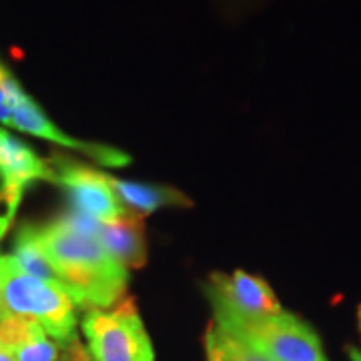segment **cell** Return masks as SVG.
I'll use <instances>...</instances> for the list:
<instances>
[{
  "label": "cell",
  "mask_w": 361,
  "mask_h": 361,
  "mask_svg": "<svg viewBox=\"0 0 361 361\" xmlns=\"http://www.w3.org/2000/svg\"><path fill=\"white\" fill-rule=\"evenodd\" d=\"M37 235L78 307L109 310L123 299L129 283L127 269L92 235L71 225L65 215L37 225Z\"/></svg>",
  "instance_id": "cell-1"
},
{
  "label": "cell",
  "mask_w": 361,
  "mask_h": 361,
  "mask_svg": "<svg viewBox=\"0 0 361 361\" xmlns=\"http://www.w3.org/2000/svg\"><path fill=\"white\" fill-rule=\"evenodd\" d=\"M77 301L61 285L30 277L14 265L11 255H0V311L37 322L59 345L80 348L77 337Z\"/></svg>",
  "instance_id": "cell-2"
},
{
  "label": "cell",
  "mask_w": 361,
  "mask_h": 361,
  "mask_svg": "<svg viewBox=\"0 0 361 361\" xmlns=\"http://www.w3.org/2000/svg\"><path fill=\"white\" fill-rule=\"evenodd\" d=\"M80 327L92 361H155L153 341L133 299L109 310H87Z\"/></svg>",
  "instance_id": "cell-3"
},
{
  "label": "cell",
  "mask_w": 361,
  "mask_h": 361,
  "mask_svg": "<svg viewBox=\"0 0 361 361\" xmlns=\"http://www.w3.org/2000/svg\"><path fill=\"white\" fill-rule=\"evenodd\" d=\"M219 329L271 361H327L317 334L285 311Z\"/></svg>",
  "instance_id": "cell-4"
},
{
  "label": "cell",
  "mask_w": 361,
  "mask_h": 361,
  "mask_svg": "<svg viewBox=\"0 0 361 361\" xmlns=\"http://www.w3.org/2000/svg\"><path fill=\"white\" fill-rule=\"evenodd\" d=\"M205 293L213 305L217 327L253 322L283 311L269 283L245 271H235L231 275L213 273L205 285Z\"/></svg>",
  "instance_id": "cell-5"
},
{
  "label": "cell",
  "mask_w": 361,
  "mask_h": 361,
  "mask_svg": "<svg viewBox=\"0 0 361 361\" xmlns=\"http://www.w3.org/2000/svg\"><path fill=\"white\" fill-rule=\"evenodd\" d=\"M2 87L6 92V101L13 111V118H11V127L14 129L28 133L32 137H39L44 141L56 142L66 149H75L80 151L82 155L90 157L92 161H97L99 165H106V167H125L130 163V157L123 151H118L115 147H106V145H99V142H85L78 141L75 137L66 135L52 123L49 116L44 115V111L39 104L35 103L25 89L20 87V82L16 80L11 71H6Z\"/></svg>",
  "instance_id": "cell-6"
},
{
  "label": "cell",
  "mask_w": 361,
  "mask_h": 361,
  "mask_svg": "<svg viewBox=\"0 0 361 361\" xmlns=\"http://www.w3.org/2000/svg\"><path fill=\"white\" fill-rule=\"evenodd\" d=\"M49 165L54 175V183H59L65 189L73 207L71 211L103 223L121 219L130 213L118 201L109 183V175L63 155L52 157Z\"/></svg>",
  "instance_id": "cell-7"
},
{
  "label": "cell",
  "mask_w": 361,
  "mask_h": 361,
  "mask_svg": "<svg viewBox=\"0 0 361 361\" xmlns=\"http://www.w3.org/2000/svg\"><path fill=\"white\" fill-rule=\"evenodd\" d=\"M71 225H75L87 235H92L101 245L109 251V255L121 263L125 269H137L147 263V237L142 219L135 213H129L121 219L103 223L75 211L65 213Z\"/></svg>",
  "instance_id": "cell-8"
},
{
  "label": "cell",
  "mask_w": 361,
  "mask_h": 361,
  "mask_svg": "<svg viewBox=\"0 0 361 361\" xmlns=\"http://www.w3.org/2000/svg\"><path fill=\"white\" fill-rule=\"evenodd\" d=\"M35 180L54 183L49 161H42L28 145L0 129V185L26 191Z\"/></svg>",
  "instance_id": "cell-9"
},
{
  "label": "cell",
  "mask_w": 361,
  "mask_h": 361,
  "mask_svg": "<svg viewBox=\"0 0 361 361\" xmlns=\"http://www.w3.org/2000/svg\"><path fill=\"white\" fill-rule=\"evenodd\" d=\"M113 191L118 201L125 205L127 211L135 215H147L163 207H191L193 203L189 197L180 193L175 187L165 185H147V183H135V180H123L109 177Z\"/></svg>",
  "instance_id": "cell-10"
},
{
  "label": "cell",
  "mask_w": 361,
  "mask_h": 361,
  "mask_svg": "<svg viewBox=\"0 0 361 361\" xmlns=\"http://www.w3.org/2000/svg\"><path fill=\"white\" fill-rule=\"evenodd\" d=\"M11 257H13L14 265L23 271V273H26V275L37 277L40 281H47V283L65 287L63 279L59 277L56 269L52 267V263L47 257V253L40 247L39 235H37V225L26 223V225H23L18 229Z\"/></svg>",
  "instance_id": "cell-11"
},
{
  "label": "cell",
  "mask_w": 361,
  "mask_h": 361,
  "mask_svg": "<svg viewBox=\"0 0 361 361\" xmlns=\"http://www.w3.org/2000/svg\"><path fill=\"white\" fill-rule=\"evenodd\" d=\"M205 355L207 361H271L247 348L239 339L225 334L215 323L205 334Z\"/></svg>",
  "instance_id": "cell-12"
},
{
  "label": "cell",
  "mask_w": 361,
  "mask_h": 361,
  "mask_svg": "<svg viewBox=\"0 0 361 361\" xmlns=\"http://www.w3.org/2000/svg\"><path fill=\"white\" fill-rule=\"evenodd\" d=\"M23 195H25L23 189L0 185V239L6 235V231H8L14 215H16V211H18V207H20Z\"/></svg>",
  "instance_id": "cell-13"
},
{
  "label": "cell",
  "mask_w": 361,
  "mask_h": 361,
  "mask_svg": "<svg viewBox=\"0 0 361 361\" xmlns=\"http://www.w3.org/2000/svg\"><path fill=\"white\" fill-rule=\"evenodd\" d=\"M6 71H8V68L0 63V123H4V125H11L13 111H11V106H8V101H6V92H4V87H2V80H4Z\"/></svg>",
  "instance_id": "cell-14"
},
{
  "label": "cell",
  "mask_w": 361,
  "mask_h": 361,
  "mask_svg": "<svg viewBox=\"0 0 361 361\" xmlns=\"http://www.w3.org/2000/svg\"><path fill=\"white\" fill-rule=\"evenodd\" d=\"M348 355L351 361H361V351L357 348H348Z\"/></svg>",
  "instance_id": "cell-15"
},
{
  "label": "cell",
  "mask_w": 361,
  "mask_h": 361,
  "mask_svg": "<svg viewBox=\"0 0 361 361\" xmlns=\"http://www.w3.org/2000/svg\"><path fill=\"white\" fill-rule=\"evenodd\" d=\"M0 361H16V360H14V355L8 351V349L0 348Z\"/></svg>",
  "instance_id": "cell-16"
},
{
  "label": "cell",
  "mask_w": 361,
  "mask_h": 361,
  "mask_svg": "<svg viewBox=\"0 0 361 361\" xmlns=\"http://www.w3.org/2000/svg\"><path fill=\"white\" fill-rule=\"evenodd\" d=\"M357 323H360V331H361V305H360V310H357Z\"/></svg>",
  "instance_id": "cell-17"
},
{
  "label": "cell",
  "mask_w": 361,
  "mask_h": 361,
  "mask_svg": "<svg viewBox=\"0 0 361 361\" xmlns=\"http://www.w3.org/2000/svg\"><path fill=\"white\" fill-rule=\"evenodd\" d=\"M82 361H90V360H89V355H87V357H85V360H82Z\"/></svg>",
  "instance_id": "cell-18"
},
{
  "label": "cell",
  "mask_w": 361,
  "mask_h": 361,
  "mask_svg": "<svg viewBox=\"0 0 361 361\" xmlns=\"http://www.w3.org/2000/svg\"><path fill=\"white\" fill-rule=\"evenodd\" d=\"M0 317H2V311H0Z\"/></svg>",
  "instance_id": "cell-19"
}]
</instances>
